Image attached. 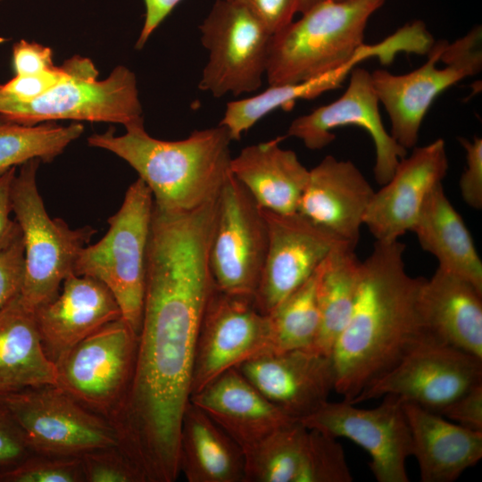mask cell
<instances>
[{"label": "cell", "instance_id": "3957f363", "mask_svg": "<svg viewBox=\"0 0 482 482\" xmlns=\"http://www.w3.org/2000/svg\"><path fill=\"white\" fill-rule=\"evenodd\" d=\"M385 0H324L271 36L270 86L302 82L351 61L362 46L369 19Z\"/></svg>", "mask_w": 482, "mask_h": 482}, {"label": "cell", "instance_id": "c3c4849f", "mask_svg": "<svg viewBox=\"0 0 482 482\" xmlns=\"http://www.w3.org/2000/svg\"><path fill=\"white\" fill-rule=\"evenodd\" d=\"M3 1V0H0V2Z\"/></svg>", "mask_w": 482, "mask_h": 482}, {"label": "cell", "instance_id": "ab89813d", "mask_svg": "<svg viewBox=\"0 0 482 482\" xmlns=\"http://www.w3.org/2000/svg\"><path fill=\"white\" fill-rule=\"evenodd\" d=\"M251 12L273 36L290 22L296 13L295 0H231Z\"/></svg>", "mask_w": 482, "mask_h": 482}, {"label": "cell", "instance_id": "2e32d148", "mask_svg": "<svg viewBox=\"0 0 482 482\" xmlns=\"http://www.w3.org/2000/svg\"><path fill=\"white\" fill-rule=\"evenodd\" d=\"M378 104L370 72L362 68H353L350 72L349 85L342 96L295 118L290 123L286 137H296L308 149L320 150L335 140L333 129L347 125L360 127L374 143V177L383 186L392 177L399 161L407 155V150L386 131Z\"/></svg>", "mask_w": 482, "mask_h": 482}, {"label": "cell", "instance_id": "44dd1931", "mask_svg": "<svg viewBox=\"0 0 482 482\" xmlns=\"http://www.w3.org/2000/svg\"><path fill=\"white\" fill-rule=\"evenodd\" d=\"M244 453L277 429L297 421L262 395L237 368L191 395Z\"/></svg>", "mask_w": 482, "mask_h": 482}, {"label": "cell", "instance_id": "bcb514c9", "mask_svg": "<svg viewBox=\"0 0 482 482\" xmlns=\"http://www.w3.org/2000/svg\"><path fill=\"white\" fill-rule=\"evenodd\" d=\"M334 1H343V0H334Z\"/></svg>", "mask_w": 482, "mask_h": 482}, {"label": "cell", "instance_id": "f6af8a7d", "mask_svg": "<svg viewBox=\"0 0 482 482\" xmlns=\"http://www.w3.org/2000/svg\"><path fill=\"white\" fill-rule=\"evenodd\" d=\"M323 1L324 0H295L296 12L302 14Z\"/></svg>", "mask_w": 482, "mask_h": 482}, {"label": "cell", "instance_id": "60d3db41", "mask_svg": "<svg viewBox=\"0 0 482 482\" xmlns=\"http://www.w3.org/2000/svg\"><path fill=\"white\" fill-rule=\"evenodd\" d=\"M438 414L470 429L482 431V383L461 394Z\"/></svg>", "mask_w": 482, "mask_h": 482}, {"label": "cell", "instance_id": "7a4b0ae2", "mask_svg": "<svg viewBox=\"0 0 482 482\" xmlns=\"http://www.w3.org/2000/svg\"><path fill=\"white\" fill-rule=\"evenodd\" d=\"M115 135L111 127L87 138L88 145L127 162L152 192L156 206L172 211L196 209L217 197L230 173V136L218 125L175 141L151 137L144 121Z\"/></svg>", "mask_w": 482, "mask_h": 482}, {"label": "cell", "instance_id": "d4e9b609", "mask_svg": "<svg viewBox=\"0 0 482 482\" xmlns=\"http://www.w3.org/2000/svg\"><path fill=\"white\" fill-rule=\"evenodd\" d=\"M57 386V367L46 356L34 309L21 297L0 312V395Z\"/></svg>", "mask_w": 482, "mask_h": 482}, {"label": "cell", "instance_id": "7dc6e473", "mask_svg": "<svg viewBox=\"0 0 482 482\" xmlns=\"http://www.w3.org/2000/svg\"><path fill=\"white\" fill-rule=\"evenodd\" d=\"M4 39L3 38H0V41H3Z\"/></svg>", "mask_w": 482, "mask_h": 482}, {"label": "cell", "instance_id": "d6a6232c", "mask_svg": "<svg viewBox=\"0 0 482 482\" xmlns=\"http://www.w3.org/2000/svg\"><path fill=\"white\" fill-rule=\"evenodd\" d=\"M352 480L344 449L337 438L318 430L309 429L303 464L296 482Z\"/></svg>", "mask_w": 482, "mask_h": 482}, {"label": "cell", "instance_id": "ffe728a7", "mask_svg": "<svg viewBox=\"0 0 482 482\" xmlns=\"http://www.w3.org/2000/svg\"><path fill=\"white\" fill-rule=\"evenodd\" d=\"M374 192L353 162L328 155L309 170L297 212L355 249Z\"/></svg>", "mask_w": 482, "mask_h": 482}, {"label": "cell", "instance_id": "52a82bcc", "mask_svg": "<svg viewBox=\"0 0 482 482\" xmlns=\"http://www.w3.org/2000/svg\"><path fill=\"white\" fill-rule=\"evenodd\" d=\"M482 29L477 25L452 44L435 41L425 63L405 74L378 69L372 83L390 120V135L404 149L416 146L422 121L442 92L482 69Z\"/></svg>", "mask_w": 482, "mask_h": 482}, {"label": "cell", "instance_id": "4dcf8cb0", "mask_svg": "<svg viewBox=\"0 0 482 482\" xmlns=\"http://www.w3.org/2000/svg\"><path fill=\"white\" fill-rule=\"evenodd\" d=\"M309 429L300 421L286 425L245 454L244 482H296Z\"/></svg>", "mask_w": 482, "mask_h": 482}, {"label": "cell", "instance_id": "74e56055", "mask_svg": "<svg viewBox=\"0 0 482 482\" xmlns=\"http://www.w3.org/2000/svg\"><path fill=\"white\" fill-rule=\"evenodd\" d=\"M465 150L466 167L462 172L459 187L463 201L471 208H482V139L474 137L472 140L458 137Z\"/></svg>", "mask_w": 482, "mask_h": 482}, {"label": "cell", "instance_id": "836d02e7", "mask_svg": "<svg viewBox=\"0 0 482 482\" xmlns=\"http://www.w3.org/2000/svg\"><path fill=\"white\" fill-rule=\"evenodd\" d=\"M0 482H84L79 457L33 453L15 465L0 469Z\"/></svg>", "mask_w": 482, "mask_h": 482}, {"label": "cell", "instance_id": "7bdbcfd3", "mask_svg": "<svg viewBox=\"0 0 482 482\" xmlns=\"http://www.w3.org/2000/svg\"><path fill=\"white\" fill-rule=\"evenodd\" d=\"M16 172V167H13L0 176V251L9 245L21 232L15 219L10 218L12 212L11 190Z\"/></svg>", "mask_w": 482, "mask_h": 482}, {"label": "cell", "instance_id": "9c48e42d", "mask_svg": "<svg viewBox=\"0 0 482 482\" xmlns=\"http://www.w3.org/2000/svg\"><path fill=\"white\" fill-rule=\"evenodd\" d=\"M138 335L122 319L78 343L56 365L57 386L108 421L132 380Z\"/></svg>", "mask_w": 482, "mask_h": 482}, {"label": "cell", "instance_id": "8fae6325", "mask_svg": "<svg viewBox=\"0 0 482 482\" xmlns=\"http://www.w3.org/2000/svg\"><path fill=\"white\" fill-rule=\"evenodd\" d=\"M268 248L262 207L230 172L220 194L209 262L215 287L253 296Z\"/></svg>", "mask_w": 482, "mask_h": 482}, {"label": "cell", "instance_id": "e575fe53", "mask_svg": "<svg viewBox=\"0 0 482 482\" xmlns=\"http://www.w3.org/2000/svg\"><path fill=\"white\" fill-rule=\"evenodd\" d=\"M79 460L84 482H145L137 466L118 445L85 453Z\"/></svg>", "mask_w": 482, "mask_h": 482}, {"label": "cell", "instance_id": "4fadbf2b", "mask_svg": "<svg viewBox=\"0 0 482 482\" xmlns=\"http://www.w3.org/2000/svg\"><path fill=\"white\" fill-rule=\"evenodd\" d=\"M479 383H482V359L432 342L411 351L347 403L357 404L390 395L403 403L438 413Z\"/></svg>", "mask_w": 482, "mask_h": 482}, {"label": "cell", "instance_id": "277c9868", "mask_svg": "<svg viewBox=\"0 0 482 482\" xmlns=\"http://www.w3.org/2000/svg\"><path fill=\"white\" fill-rule=\"evenodd\" d=\"M154 198L138 178L125 193L118 212L108 219L106 234L79 254L73 273L104 284L116 299L121 318L138 335L142 324L147 248Z\"/></svg>", "mask_w": 482, "mask_h": 482}, {"label": "cell", "instance_id": "7c38bea8", "mask_svg": "<svg viewBox=\"0 0 482 482\" xmlns=\"http://www.w3.org/2000/svg\"><path fill=\"white\" fill-rule=\"evenodd\" d=\"M268 352H272L269 316L257 308L253 296L215 287L200 323L191 395L226 370Z\"/></svg>", "mask_w": 482, "mask_h": 482}, {"label": "cell", "instance_id": "4316f807", "mask_svg": "<svg viewBox=\"0 0 482 482\" xmlns=\"http://www.w3.org/2000/svg\"><path fill=\"white\" fill-rule=\"evenodd\" d=\"M179 467L188 482H244L242 449L190 401L182 417Z\"/></svg>", "mask_w": 482, "mask_h": 482}, {"label": "cell", "instance_id": "ee69618b", "mask_svg": "<svg viewBox=\"0 0 482 482\" xmlns=\"http://www.w3.org/2000/svg\"><path fill=\"white\" fill-rule=\"evenodd\" d=\"M145 20L135 47L142 49L151 35L181 0H143Z\"/></svg>", "mask_w": 482, "mask_h": 482}, {"label": "cell", "instance_id": "8992f818", "mask_svg": "<svg viewBox=\"0 0 482 482\" xmlns=\"http://www.w3.org/2000/svg\"><path fill=\"white\" fill-rule=\"evenodd\" d=\"M39 163L34 159L22 164L11 190L12 209L24 245L21 297L34 310L58 295L79 253L96 231L90 226L72 229L62 219L48 215L37 186Z\"/></svg>", "mask_w": 482, "mask_h": 482}, {"label": "cell", "instance_id": "83f0119b", "mask_svg": "<svg viewBox=\"0 0 482 482\" xmlns=\"http://www.w3.org/2000/svg\"><path fill=\"white\" fill-rule=\"evenodd\" d=\"M374 56V48L364 44L351 61L328 73L302 82L270 86L253 96L229 102L219 124L226 128L232 141H238L245 132L274 110L289 109L297 100L313 99L340 87L359 62Z\"/></svg>", "mask_w": 482, "mask_h": 482}, {"label": "cell", "instance_id": "6da1fadb", "mask_svg": "<svg viewBox=\"0 0 482 482\" xmlns=\"http://www.w3.org/2000/svg\"><path fill=\"white\" fill-rule=\"evenodd\" d=\"M405 245L375 242L361 263L351 317L331 353L334 390L350 402L418 346L436 342L420 312L425 278L405 270Z\"/></svg>", "mask_w": 482, "mask_h": 482}, {"label": "cell", "instance_id": "603a6c76", "mask_svg": "<svg viewBox=\"0 0 482 482\" xmlns=\"http://www.w3.org/2000/svg\"><path fill=\"white\" fill-rule=\"evenodd\" d=\"M402 403L420 481L453 482L482 458V431L448 421L415 403Z\"/></svg>", "mask_w": 482, "mask_h": 482}, {"label": "cell", "instance_id": "9a60e30c", "mask_svg": "<svg viewBox=\"0 0 482 482\" xmlns=\"http://www.w3.org/2000/svg\"><path fill=\"white\" fill-rule=\"evenodd\" d=\"M262 210L268 229V248L253 299L257 308L268 315L303 285L335 248L347 243L297 212L282 214Z\"/></svg>", "mask_w": 482, "mask_h": 482}, {"label": "cell", "instance_id": "cb8c5ba5", "mask_svg": "<svg viewBox=\"0 0 482 482\" xmlns=\"http://www.w3.org/2000/svg\"><path fill=\"white\" fill-rule=\"evenodd\" d=\"M277 138L248 145L230 162V172L260 207L282 214L297 212L309 177L296 154Z\"/></svg>", "mask_w": 482, "mask_h": 482}, {"label": "cell", "instance_id": "8d00e7d4", "mask_svg": "<svg viewBox=\"0 0 482 482\" xmlns=\"http://www.w3.org/2000/svg\"><path fill=\"white\" fill-rule=\"evenodd\" d=\"M67 74L68 68L63 62L62 66L38 73L15 75L7 82L0 84V91L13 100L29 102L44 95Z\"/></svg>", "mask_w": 482, "mask_h": 482}, {"label": "cell", "instance_id": "5bb4252c", "mask_svg": "<svg viewBox=\"0 0 482 482\" xmlns=\"http://www.w3.org/2000/svg\"><path fill=\"white\" fill-rule=\"evenodd\" d=\"M372 409L328 400L300 421L309 429L352 440L370 456L378 482H408L406 460L411 455L410 428L402 401L395 395Z\"/></svg>", "mask_w": 482, "mask_h": 482}, {"label": "cell", "instance_id": "7402d4cb", "mask_svg": "<svg viewBox=\"0 0 482 482\" xmlns=\"http://www.w3.org/2000/svg\"><path fill=\"white\" fill-rule=\"evenodd\" d=\"M420 312L438 343L482 359V292L471 283L437 267L422 283Z\"/></svg>", "mask_w": 482, "mask_h": 482}, {"label": "cell", "instance_id": "b9f144b4", "mask_svg": "<svg viewBox=\"0 0 482 482\" xmlns=\"http://www.w3.org/2000/svg\"><path fill=\"white\" fill-rule=\"evenodd\" d=\"M12 62L15 75H29L55 67L50 47L21 39L12 46Z\"/></svg>", "mask_w": 482, "mask_h": 482}, {"label": "cell", "instance_id": "1f68e13d", "mask_svg": "<svg viewBox=\"0 0 482 482\" xmlns=\"http://www.w3.org/2000/svg\"><path fill=\"white\" fill-rule=\"evenodd\" d=\"M319 268L268 314L272 352L313 348L320 326L317 297Z\"/></svg>", "mask_w": 482, "mask_h": 482}, {"label": "cell", "instance_id": "ba28073f", "mask_svg": "<svg viewBox=\"0 0 482 482\" xmlns=\"http://www.w3.org/2000/svg\"><path fill=\"white\" fill-rule=\"evenodd\" d=\"M199 29L209 52L200 90L222 97L262 87L272 35L251 12L231 0H217Z\"/></svg>", "mask_w": 482, "mask_h": 482}, {"label": "cell", "instance_id": "484cf974", "mask_svg": "<svg viewBox=\"0 0 482 482\" xmlns=\"http://www.w3.org/2000/svg\"><path fill=\"white\" fill-rule=\"evenodd\" d=\"M411 231L421 248L436 258L440 269L464 278L482 292V262L443 183L428 195Z\"/></svg>", "mask_w": 482, "mask_h": 482}, {"label": "cell", "instance_id": "f35d334b", "mask_svg": "<svg viewBox=\"0 0 482 482\" xmlns=\"http://www.w3.org/2000/svg\"><path fill=\"white\" fill-rule=\"evenodd\" d=\"M33 453L14 416L0 400V469L15 465Z\"/></svg>", "mask_w": 482, "mask_h": 482}, {"label": "cell", "instance_id": "ac0fdd59", "mask_svg": "<svg viewBox=\"0 0 482 482\" xmlns=\"http://www.w3.org/2000/svg\"><path fill=\"white\" fill-rule=\"evenodd\" d=\"M237 369L270 402L296 420L313 412L334 390L331 356L313 348L268 352Z\"/></svg>", "mask_w": 482, "mask_h": 482}, {"label": "cell", "instance_id": "d590c367", "mask_svg": "<svg viewBox=\"0 0 482 482\" xmlns=\"http://www.w3.org/2000/svg\"><path fill=\"white\" fill-rule=\"evenodd\" d=\"M25 271L21 230L0 251V312L21 294Z\"/></svg>", "mask_w": 482, "mask_h": 482}, {"label": "cell", "instance_id": "e0dca14e", "mask_svg": "<svg viewBox=\"0 0 482 482\" xmlns=\"http://www.w3.org/2000/svg\"><path fill=\"white\" fill-rule=\"evenodd\" d=\"M449 163L445 142L413 147L390 179L375 191L363 219L376 242L391 243L411 231L429 192L442 183Z\"/></svg>", "mask_w": 482, "mask_h": 482}, {"label": "cell", "instance_id": "f546056e", "mask_svg": "<svg viewBox=\"0 0 482 482\" xmlns=\"http://www.w3.org/2000/svg\"><path fill=\"white\" fill-rule=\"evenodd\" d=\"M83 131L79 122L68 126L55 121L25 125L0 118V176L34 159L52 162Z\"/></svg>", "mask_w": 482, "mask_h": 482}, {"label": "cell", "instance_id": "f1b7e54d", "mask_svg": "<svg viewBox=\"0 0 482 482\" xmlns=\"http://www.w3.org/2000/svg\"><path fill=\"white\" fill-rule=\"evenodd\" d=\"M360 261L347 244L335 248L319 268L317 297L320 326L313 349L331 356L338 337L353 309L359 279Z\"/></svg>", "mask_w": 482, "mask_h": 482}, {"label": "cell", "instance_id": "d6986e66", "mask_svg": "<svg viewBox=\"0 0 482 482\" xmlns=\"http://www.w3.org/2000/svg\"><path fill=\"white\" fill-rule=\"evenodd\" d=\"M34 312L42 346L55 365L81 340L121 318L120 306L104 284L73 272L63 280L58 295Z\"/></svg>", "mask_w": 482, "mask_h": 482}, {"label": "cell", "instance_id": "5b68a950", "mask_svg": "<svg viewBox=\"0 0 482 482\" xmlns=\"http://www.w3.org/2000/svg\"><path fill=\"white\" fill-rule=\"evenodd\" d=\"M66 77L41 96L20 102L0 91V118L25 125L58 120L120 123L144 121L135 74L117 66L104 79L88 58L74 55L64 62Z\"/></svg>", "mask_w": 482, "mask_h": 482}, {"label": "cell", "instance_id": "30bf717a", "mask_svg": "<svg viewBox=\"0 0 482 482\" xmlns=\"http://www.w3.org/2000/svg\"><path fill=\"white\" fill-rule=\"evenodd\" d=\"M36 453L79 457L119 445L104 417L88 410L57 386L27 388L0 395Z\"/></svg>", "mask_w": 482, "mask_h": 482}]
</instances>
